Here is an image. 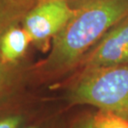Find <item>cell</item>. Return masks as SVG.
Here are the masks:
<instances>
[{"instance_id":"6da1fadb","label":"cell","mask_w":128,"mask_h":128,"mask_svg":"<svg viewBox=\"0 0 128 128\" xmlns=\"http://www.w3.org/2000/svg\"><path fill=\"white\" fill-rule=\"evenodd\" d=\"M127 16L128 0H80L70 20L53 37L49 55L36 74L48 80L76 69L109 30Z\"/></svg>"},{"instance_id":"7a4b0ae2","label":"cell","mask_w":128,"mask_h":128,"mask_svg":"<svg viewBox=\"0 0 128 128\" xmlns=\"http://www.w3.org/2000/svg\"><path fill=\"white\" fill-rule=\"evenodd\" d=\"M66 100L69 107L92 106L128 120V64L80 70Z\"/></svg>"},{"instance_id":"3957f363","label":"cell","mask_w":128,"mask_h":128,"mask_svg":"<svg viewBox=\"0 0 128 128\" xmlns=\"http://www.w3.org/2000/svg\"><path fill=\"white\" fill-rule=\"evenodd\" d=\"M74 12L68 0H38L22 21L31 42L45 48L70 20Z\"/></svg>"},{"instance_id":"277c9868","label":"cell","mask_w":128,"mask_h":128,"mask_svg":"<svg viewBox=\"0 0 128 128\" xmlns=\"http://www.w3.org/2000/svg\"><path fill=\"white\" fill-rule=\"evenodd\" d=\"M128 64V16L102 37L79 64V68L110 67Z\"/></svg>"},{"instance_id":"5b68a950","label":"cell","mask_w":128,"mask_h":128,"mask_svg":"<svg viewBox=\"0 0 128 128\" xmlns=\"http://www.w3.org/2000/svg\"><path fill=\"white\" fill-rule=\"evenodd\" d=\"M18 91L0 100V128H24L44 112Z\"/></svg>"},{"instance_id":"8992f818","label":"cell","mask_w":128,"mask_h":128,"mask_svg":"<svg viewBox=\"0 0 128 128\" xmlns=\"http://www.w3.org/2000/svg\"><path fill=\"white\" fill-rule=\"evenodd\" d=\"M31 42V38L23 26H13L0 38V59L8 64L16 65Z\"/></svg>"},{"instance_id":"52a82bcc","label":"cell","mask_w":128,"mask_h":128,"mask_svg":"<svg viewBox=\"0 0 128 128\" xmlns=\"http://www.w3.org/2000/svg\"><path fill=\"white\" fill-rule=\"evenodd\" d=\"M28 10L14 0H0V38L9 28L22 23Z\"/></svg>"},{"instance_id":"ba28073f","label":"cell","mask_w":128,"mask_h":128,"mask_svg":"<svg viewBox=\"0 0 128 128\" xmlns=\"http://www.w3.org/2000/svg\"><path fill=\"white\" fill-rule=\"evenodd\" d=\"M21 74L15 65H10L0 59V100L18 91Z\"/></svg>"},{"instance_id":"9c48e42d","label":"cell","mask_w":128,"mask_h":128,"mask_svg":"<svg viewBox=\"0 0 128 128\" xmlns=\"http://www.w3.org/2000/svg\"><path fill=\"white\" fill-rule=\"evenodd\" d=\"M68 122L65 111L43 112L24 128H67Z\"/></svg>"},{"instance_id":"30bf717a","label":"cell","mask_w":128,"mask_h":128,"mask_svg":"<svg viewBox=\"0 0 128 128\" xmlns=\"http://www.w3.org/2000/svg\"><path fill=\"white\" fill-rule=\"evenodd\" d=\"M94 128H128V120L111 112L97 109L94 112Z\"/></svg>"},{"instance_id":"8fae6325","label":"cell","mask_w":128,"mask_h":128,"mask_svg":"<svg viewBox=\"0 0 128 128\" xmlns=\"http://www.w3.org/2000/svg\"><path fill=\"white\" fill-rule=\"evenodd\" d=\"M67 128H94V112H81L70 118Z\"/></svg>"},{"instance_id":"7c38bea8","label":"cell","mask_w":128,"mask_h":128,"mask_svg":"<svg viewBox=\"0 0 128 128\" xmlns=\"http://www.w3.org/2000/svg\"><path fill=\"white\" fill-rule=\"evenodd\" d=\"M14 1L18 2V4H20L21 5H23L24 7L28 8V9H30L37 4L38 0H14Z\"/></svg>"}]
</instances>
